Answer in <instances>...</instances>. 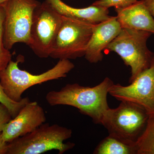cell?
Returning <instances> with one entry per match:
<instances>
[{
	"label": "cell",
	"mask_w": 154,
	"mask_h": 154,
	"mask_svg": "<svg viewBox=\"0 0 154 154\" xmlns=\"http://www.w3.org/2000/svg\"><path fill=\"white\" fill-rule=\"evenodd\" d=\"M114 83L106 77L95 87H84L77 83L68 84L59 91H50L45 99L50 105H69L91 117L93 122L101 124L102 119L110 108L107 96Z\"/></svg>",
	"instance_id": "1"
},
{
	"label": "cell",
	"mask_w": 154,
	"mask_h": 154,
	"mask_svg": "<svg viewBox=\"0 0 154 154\" xmlns=\"http://www.w3.org/2000/svg\"><path fill=\"white\" fill-rule=\"evenodd\" d=\"M70 128L58 124L43 123L32 132L8 143L7 154H40L56 150L63 154L75 146L65 141L72 137Z\"/></svg>",
	"instance_id": "2"
},
{
	"label": "cell",
	"mask_w": 154,
	"mask_h": 154,
	"mask_svg": "<svg viewBox=\"0 0 154 154\" xmlns=\"http://www.w3.org/2000/svg\"><path fill=\"white\" fill-rule=\"evenodd\" d=\"M19 61L11 60L5 69L0 72V82L9 98L16 102L22 99L27 89L42 83L65 78L75 67L69 60H59L52 68L39 75H33L19 69Z\"/></svg>",
	"instance_id": "3"
},
{
	"label": "cell",
	"mask_w": 154,
	"mask_h": 154,
	"mask_svg": "<svg viewBox=\"0 0 154 154\" xmlns=\"http://www.w3.org/2000/svg\"><path fill=\"white\" fill-rule=\"evenodd\" d=\"M152 35L144 30L122 28L105 49L117 53L124 63L130 67L129 84L151 64L154 53L148 48L146 42Z\"/></svg>",
	"instance_id": "4"
},
{
	"label": "cell",
	"mask_w": 154,
	"mask_h": 154,
	"mask_svg": "<svg viewBox=\"0 0 154 154\" xmlns=\"http://www.w3.org/2000/svg\"><path fill=\"white\" fill-rule=\"evenodd\" d=\"M149 117L143 107L133 102L121 101L116 108L107 110L101 125L109 135L137 143L145 129Z\"/></svg>",
	"instance_id": "5"
},
{
	"label": "cell",
	"mask_w": 154,
	"mask_h": 154,
	"mask_svg": "<svg viewBox=\"0 0 154 154\" xmlns=\"http://www.w3.org/2000/svg\"><path fill=\"white\" fill-rule=\"evenodd\" d=\"M96 25L62 16L50 57L70 60L85 56Z\"/></svg>",
	"instance_id": "6"
},
{
	"label": "cell",
	"mask_w": 154,
	"mask_h": 154,
	"mask_svg": "<svg viewBox=\"0 0 154 154\" xmlns=\"http://www.w3.org/2000/svg\"><path fill=\"white\" fill-rule=\"evenodd\" d=\"M36 0H9L2 5L5 10L4 43L7 49L14 45H28L33 12L40 4Z\"/></svg>",
	"instance_id": "7"
},
{
	"label": "cell",
	"mask_w": 154,
	"mask_h": 154,
	"mask_svg": "<svg viewBox=\"0 0 154 154\" xmlns=\"http://www.w3.org/2000/svg\"><path fill=\"white\" fill-rule=\"evenodd\" d=\"M62 16L46 1L33 12L28 46L38 57H49L62 22Z\"/></svg>",
	"instance_id": "8"
},
{
	"label": "cell",
	"mask_w": 154,
	"mask_h": 154,
	"mask_svg": "<svg viewBox=\"0 0 154 154\" xmlns=\"http://www.w3.org/2000/svg\"><path fill=\"white\" fill-rule=\"evenodd\" d=\"M109 94L120 101L133 102L154 115V57L149 68L137 77L129 85L113 84Z\"/></svg>",
	"instance_id": "9"
},
{
	"label": "cell",
	"mask_w": 154,
	"mask_h": 154,
	"mask_svg": "<svg viewBox=\"0 0 154 154\" xmlns=\"http://www.w3.org/2000/svg\"><path fill=\"white\" fill-rule=\"evenodd\" d=\"M46 120L43 108L36 102H29L6 125L2 132L3 139L9 143L32 132Z\"/></svg>",
	"instance_id": "10"
},
{
	"label": "cell",
	"mask_w": 154,
	"mask_h": 154,
	"mask_svg": "<svg viewBox=\"0 0 154 154\" xmlns=\"http://www.w3.org/2000/svg\"><path fill=\"white\" fill-rule=\"evenodd\" d=\"M122 28L116 17H111L96 24L86 50V59L91 63L101 61L103 58L102 51L120 33Z\"/></svg>",
	"instance_id": "11"
},
{
	"label": "cell",
	"mask_w": 154,
	"mask_h": 154,
	"mask_svg": "<svg viewBox=\"0 0 154 154\" xmlns=\"http://www.w3.org/2000/svg\"><path fill=\"white\" fill-rule=\"evenodd\" d=\"M117 18L122 28L144 30L154 35V18L143 0L124 8H116Z\"/></svg>",
	"instance_id": "12"
},
{
	"label": "cell",
	"mask_w": 154,
	"mask_h": 154,
	"mask_svg": "<svg viewBox=\"0 0 154 154\" xmlns=\"http://www.w3.org/2000/svg\"><path fill=\"white\" fill-rule=\"evenodd\" d=\"M59 14L65 17H71L92 24H97L110 18L108 9L91 5L87 8H73L61 0H45Z\"/></svg>",
	"instance_id": "13"
},
{
	"label": "cell",
	"mask_w": 154,
	"mask_h": 154,
	"mask_svg": "<svg viewBox=\"0 0 154 154\" xmlns=\"http://www.w3.org/2000/svg\"><path fill=\"white\" fill-rule=\"evenodd\" d=\"M93 153L137 154V143L126 141L109 134L99 142Z\"/></svg>",
	"instance_id": "14"
},
{
	"label": "cell",
	"mask_w": 154,
	"mask_h": 154,
	"mask_svg": "<svg viewBox=\"0 0 154 154\" xmlns=\"http://www.w3.org/2000/svg\"><path fill=\"white\" fill-rule=\"evenodd\" d=\"M137 143V154H154V115L149 116L145 129Z\"/></svg>",
	"instance_id": "15"
},
{
	"label": "cell",
	"mask_w": 154,
	"mask_h": 154,
	"mask_svg": "<svg viewBox=\"0 0 154 154\" xmlns=\"http://www.w3.org/2000/svg\"><path fill=\"white\" fill-rule=\"evenodd\" d=\"M5 13L4 7L0 5V72L6 68L12 60V54L5 47L4 43V21Z\"/></svg>",
	"instance_id": "16"
},
{
	"label": "cell",
	"mask_w": 154,
	"mask_h": 154,
	"mask_svg": "<svg viewBox=\"0 0 154 154\" xmlns=\"http://www.w3.org/2000/svg\"><path fill=\"white\" fill-rule=\"evenodd\" d=\"M29 102L30 100L28 97L22 98L19 102L14 101L9 98L5 93L0 82V103L8 108L13 118L16 117L22 107Z\"/></svg>",
	"instance_id": "17"
},
{
	"label": "cell",
	"mask_w": 154,
	"mask_h": 154,
	"mask_svg": "<svg viewBox=\"0 0 154 154\" xmlns=\"http://www.w3.org/2000/svg\"><path fill=\"white\" fill-rule=\"evenodd\" d=\"M137 0H98L92 5L108 9L111 7L116 8H124L136 2Z\"/></svg>",
	"instance_id": "18"
},
{
	"label": "cell",
	"mask_w": 154,
	"mask_h": 154,
	"mask_svg": "<svg viewBox=\"0 0 154 154\" xmlns=\"http://www.w3.org/2000/svg\"><path fill=\"white\" fill-rule=\"evenodd\" d=\"M13 118L10 111L5 105L0 103V132H2L6 125Z\"/></svg>",
	"instance_id": "19"
},
{
	"label": "cell",
	"mask_w": 154,
	"mask_h": 154,
	"mask_svg": "<svg viewBox=\"0 0 154 154\" xmlns=\"http://www.w3.org/2000/svg\"><path fill=\"white\" fill-rule=\"evenodd\" d=\"M8 143L3 139L2 132H0V154H7Z\"/></svg>",
	"instance_id": "20"
},
{
	"label": "cell",
	"mask_w": 154,
	"mask_h": 154,
	"mask_svg": "<svg viewBox=\"0 0 154 154\" xmlns=\"http://www.w3.org/2000/svg\"><path fill=\"white\" fill-rule=\"evenodd\" d=\"M145 5L154 18V0H143Z\"/></svg>",
	"instance_id": "21"
},
{
	"label": "cell",
	"mask_w": 154,
	"mask_h": 154,
	"mask_svg": "<svg viewBox=\"0 0 154 154\" xmlns=\"http://www.w3.org/2000/svg\"><path fill=\"white\" fill-rule=\"evenodd\" d=\"M8 1H9V0H0V5Z\"/></svg>",
	"instance_id": "22"
}]
</instances>
